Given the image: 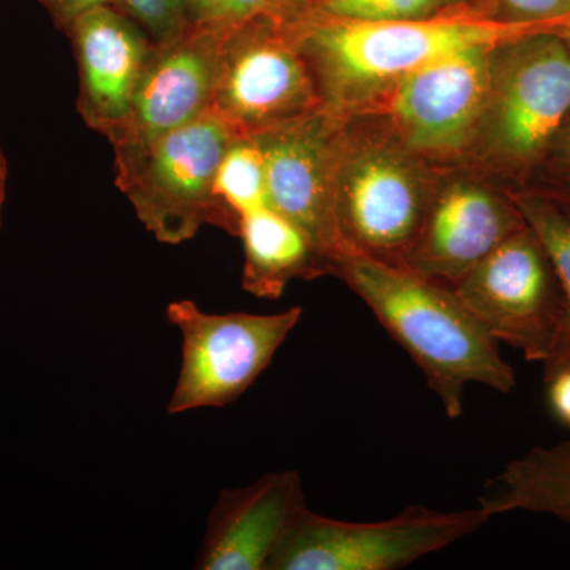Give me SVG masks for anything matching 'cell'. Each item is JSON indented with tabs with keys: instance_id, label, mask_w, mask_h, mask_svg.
Here are the masks:
<instances>
[{
	"instance_id": "cell-12",
	"label": "cell",
	"mask_w": 570,
	"mask_h": 570,
	"mask_svg": "<svg viewBox=\"0 0 570 570\" xmlns=\"http://www.w3.org/2000/svg\"><path fill=\"white\" fill-rule=\"evenodd\" d=\"M524 225L513 198L489 184L471 178L439 179L403 268L453 288Z\"/></svg>"
},
{
	"instance_id": "cell-13",
	"label": "cell",
	"mask_w": 570,
	"mask_h": 570,
	"mask_svg": "<svg viewBox=\"0 0 570 570\" xmlns=\"http://www.w3.org/2000/svg\"><path fill=\"white\" fill-rule=\"evenodd\" d=\"M220 39L208 24H193L168 43H153L129 118L110 145L153 140L212 110Z\"/></svg>"
},
{
	"instance_id": "cell-11",
	"label": "cell",
	"mask_w": 570,
	"mask_h": 570,
	"mask_svg": "<svg viewBox=\"0 0 570 570\" xmlns=\"http://www.w3.org/2000/svg\"><path fill=\"white\" fill-rule=\"evenodd\" d=\"M343 132L344 119L322 107L250 135L264 157L268 205L305 232L326 275L340 250L335 189Z\"/></svg>"
},
{
	"instance_id": "cell-4",
	"label": "cell",
	"mask_w": 570,
	"mask_h": 570,
	"mask_svg": "<svg viewBox=\"0 0 570 570\" xmlns=\"http://www.w3.org/2000/svg\"><path fill=\"white\" fill-rule=\"evenodd\" d=\"M236 132L216 111L153 140L112 145L116 186L157 242L181 245L205 225L236 235L214 194Z\"/></svg>"
},
{
	"instance_id": "cell-14",
	"label": "cell",
	"mask_w": 570,
	"mask_h": 570,
	"mask_svg": "<svg viewBox=\"0 0 570 570\" xmlns=\"http://www.w3.org/2000/svg\"><path fill=\"white\" fill-rule=\"evenodd\" d=\"M63 33L78 67V112L108 140L129 118L153 41L110 3L85 11Z\"/></svg>"
},
{
	"instance_id": "cell-25",
	"label": "cell",
	"mask_w": 570,
	"mask_h": 570,
	"mask_svg": "<svg viewBox=\"0 0 570 570\" xmlns=\"http://www.w3.org/2000/svg\"><path fill=\"white\" fill-rule=\"evenodd\" d=\"M39 3L48 11L56 28L66 32L85 11L110 3V0H39Z\"/></svg>"
},
{
	"instance_id": "cell-17",
	"label": "cell",
	"mask_w": 570,
	"mask_h": 570,
	"mask_svg": "<svg viewBox=\"0 0 570 570\" xmlns=\"http://www.w3.org/2000/svg\"><path fill=\"white\" fill-rule=\"evenodd\" d=\"M479 508L490 519L523 510L570 524V441L532 448L509 461L483 487Z\"/></svg>"
},
{
	"instance_id": "cell-6",
	"label": "cell",
	"mask_w": 570,
	"mask_h": 570,
	"mask_svg": "<svg viewBox=\"0 0 570 570\" xmlns=\"http://www.w3.org/2000/svg\"><path fill=\"white\" fill-rule=\"evenodd\" d=\"M482 509L407 508L381 521L330 519L305 509L296 515L266 570H395L480 530Z\"/></svg>"
},
{
	"instance_id": "cell-27",
	"label": "cell",
	"mask_w": 570,
	"mask_h": 570,
	"mask_svg": "<svg viewBox=\"0 0 570 570\" xmlns=\"http://www.w3.org/2000/svg\"><path fill=\"white\" fill-rule=\"evenodd\" d=\"M550 154L557 163L570 167V112L564 122H562L561 129L558 130L557 138H554L553 145H551Z\"/></svg>"
},
{
	"instance_id": "cell-16",
	"label": "cell",
	"mask_w": 570,
	"mask_h": 570,
	"mask_svg": "<svg viewBox=\"0 0 570 570\" xmlns=\"http://www.w3.org/2000/svg\"><path fill=\"white\" fill-rule=\"evenodd\" d=\"M238 236L245 250L243 288L257 298L277 299L291 281L326 275L305 232L272 206L242 216Z\"/></svg>"
},
{
	"instance_id": "cell-5",
	"label": "cell",
	"mask_w": 570,
	"mask_h": 570,
	"mask_svg": "<svg viewBox=\"0 0 570 570\" xmlns=\"http://www.w3.org/2000/svg\"><path fill=\"white\" fill-rule=\"evenodd\" d=\"M570 112V55L553 29L521 33L491 51L485 112L471 157L504 175L550 154Z\"/></svg>"
},
{
	"instance_id": "cell-18",
	"label": "cell",
	"mask_w": 570,
	"mask_h": 570,
	"mask_svg": "<svg viewBox=\"0 0 570 570\" xmlns=\"http://www.w3.org/2000/svg\"><path fill=\"white\" fill-rule=\"evenodd\" d=\"M524 223L538 235L549 253L564 288L566 318L557 352L543 365V374L570 366V213L539 194L512 195Z\"/></svg>"
},
{
	"instance_id": "cell-26",
	"label": "cell",
	"mask_w": 570,
	"mask_h": 570,
	"mask_svg": "<svg viewBox=\"0 0 570 570\" xmlns=\"http://www.w3.org/2000/svg\"><path fill=\"white\" fill-rule=\"evenodd\" d=\"M227 0H187V9L193 24H209L224 11Z\"/></svg>"
},
{
	"instance_id": "cell-10",
	"label": "cell",
	"mask_w": 570,
	"mask_h": 570,
	"mask_svg": "<svg viewBox=\"0 0 570 570\" xmlns=\"http://www.w3.org/2000/svg\"><path fill=\"white\" fill-rule=\"evenodd\" d=\"M498 343L549 363L564 326V288L549 253L524 225L453 287Z\"/></svg>"
},
{
	"instance_id": "cell-9",
	"label": "cell",
	"mask_w": 570,
	"mask_h": 570,
	"mask_svg": "<svg viewBox=\"0 0 570 570\" xmlns=\"http://www.w3.org/2000/svg\"><path fill=\"white\" fill-rule=\"evenodd\" d=\"M302 316L299 306L275 314H212L193 299L171 302L165 317L181 333L183 356L167 414L235 403L272 365Z\"/></svg>"
},
{
	"instance_id": "cell-1",
	"label": "cell",
	"mask_w": 570,
	"mask_h": 570,
	"mask_svg": "<svg viewBox=\"0 0 570 570\" xmlns=\"http://www.w3.org/2000/svg\"><path fill=\"white\" fill-rule=\"evenodd\" d=\"M328 275L340 277L358 295L411 355L448 417H460L469 384L501 393L515 387V371L502 358L498 341L452 287L354 250L337 253L330 261Z\"/></svg>"
},
{
	"instance_id": "cell-30",
	"label": "cell",
	"mask_w": 570,
	"mask_h": 570,
	"mask_svg": "<svg viewBox=\"0 0 570 570\" xmlns=\"http://www.w3.org/2000/svg\"><path fill=\"white\" fill-rule=\"evenodd\" d=\"M322 0H307V11L316 9L318 3H321Z\"/></svg>"
},
{
	"instance_id": "cell-24",
	"label": "cell",
	"mask_w": 570,
	"mask_h": 570,
	"mask_svg": "<svg viewBox=\"0 0 570 570\" xmlns=\"http://www.w3.org/2000/svg\"><path fill=\"white\" fill-rule=\"evenodd\" d=\"M546 387L551 414L570 428V366L546 373Z\"/></svg>"
},
{
	"instance_id": "cell-20",
	"label": "cell",
	"mask_w": 570,
	"mask_h": 570,
	"mask_svg": "<svg viewBox=\"0 0 570 570\" xmlns=\"http://www.w3.org/2000/svg\"><path fill=\"white\" fill-rule=\"evenodd\" d=\"M466 7L469 0H322L313 10L354 21H417Z\"/></svg>"
},
{
	"instance_id": "cell-29",
	"label": "cell",
	"mask_w": 570,
	"mask_h": 570,
	"mask_svg": "<svg viewBox=\"0 0 570 570\" xmlns=\"http://www.w3.org/2000/svg\"><path fill=\"white\" fill-rule=\"evenodd\" d=\"M558 33H560L561 39L564 40L570 55V17L566 18V21L562 22L561 28L558 29Z\"/></svg>"
},
{
	"instance_id": "cell-3",
	"label": "cell",
	"mask_w": 570,
	"mask_h": 570,
	"mask_svg": "<svg viewBox=\"0 0 570 570\" xmlns=\"http://www.w3.org/2000/svg\"><path fill=\"white\" fill-rule=\"evenodd\" d=\"M438 183L433 164L376 124L346 119L336 170L337 253L403 266Z\"/></svg>"
},
{
	"instance_id": "cell-23",
	"label": "cell",
	"mask_w": 570,
	"mask_h": 570,
	"mask_svg": "<svg viewBox=\"0 0 570 570\" xmlns=\"http://www.w3.org/2000/svg\"><path fill=\"white\" fill-rule=\"evenodd\" d=\"M307 11V0H227L216 21L209 22L217 32H227L239 22L254 17L295 20Z\"/></svg>"
},
{
	"instance_id": "cell-21",
	"label": "cell",
	"mask_w": 570,
	"mask_h": 570,
	"mask_svg": "<svg viewBox=\"0 0 570 570\" xmlns=\"http://www.w3.org/2000/svg\"><path fill=\"white\" fill-rule=\"evenodd\" d=\"M469 9L499 24L558 31L570 17V0H469Z\"/></svg>"
},
{
	"instance_id": "cell-7",
	"label": "cell",
	"mask_w": 570,
	"mask_h": 570,
	"mask_svg": "<svg viewBox=\"0 0 570 570\" xmlns=\"http://www.w3.org/2000/svg\"><path fill=\"white\" fill-rule=\"evenodd\" d=\"M497 45L466 48L428 63L351 119L376 124L433 165L471 157Z\"/></svg>"
},
{
	"instance_id": "cell-19",
	"label": "cell",
	"mask_w": 570,
	"mask_h": 570,
	"mask_svg": "<svg viewBox=\"0 0 570 570\" xmlns=\"http://www.w3.org/2000/svg\"><path fill=\"white\" fill-rule=\"evenodd\" d=\"M214 194L235 224L236 235L242 216L269 206L264 157L250 135H236L228 146L217 170Z\"/></svg>"
},
{
	"instance_id": "cell-2",
	"label": "cell",
	"mask_w": 570,
	"mask_h": 570,
	"mask_svg": "<svg viewBox=\"0 0 570 570\" xmlns=\"http://www.w3.org/2000/svg\"><path fill=\"white\" fill-rule=\"evenodd\" d=\"M531 31L540 29L499 24L469 7L417 21H354L317 10L296 20L322 104L344 121L428 63Z\"/></svg>"
},
{
	"instance_id": "cell-28",
	"label": "cell",
	"mask_w": 570,
	"mask_h": 570,
	"mask_svg": "<svg viewBox=\"0 0 570 570\" xmlns=\"http://www.w3.org/2000/svg\"><path fill=\"white\" fill-rule=\"evenodd\" d=\"M7 179H9V165H7L6 154L0 148V225H2L3 205H6Z\"/></svg>"
},
{
	"instance_id": "cell-15",
	"label": "cell",
	"mask_w": 570,
	"mask_h": 570,
	"mask_svg": "<svg viewBox=\"0 0 570 570\" xmlns=\"http://www.w3.org/2000/svg\"><path fill=\"white\" fill-rule=\"evenodd\" d=\"M306 508L302 475L272 472L219 493L195 569L266 570L296 515Z\"/></svg>"
},
{
	"instance_id": "cell-8",
	"label": "cell",
	"mask_w": 570,
	"mask_h": 570,
	"mask_svg": "<svg viewBox=\"0 0 570 570\" xmlns=\"http://www.w3.org/2000/svg\"><path fill=\"white\" fill-rule=\"evenodd\" d=\"M298 18L254 17L216 31L223 41L212 110L236 132H264L324 107L299 50Z\"/></svg>"
},
{
	"instance_id": "cell-22",
	"label": "cell",
	"mask_w": 570,
	"mask_h": 570,
	"mask_svg": "<svg viewBox=\"0 0 570 570\" xmlns=\"http://www.w3.org/2000/svg\"><path fill=\"white\" fill-rule=\"evenodd\" d=\"M110 6L137 22L153 43H168L189 31L187 0H110Z\"/></svg>"
}]
</instances>
